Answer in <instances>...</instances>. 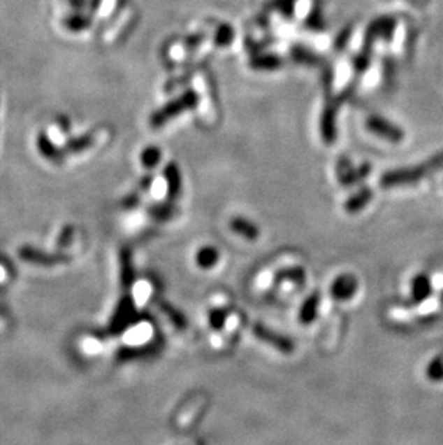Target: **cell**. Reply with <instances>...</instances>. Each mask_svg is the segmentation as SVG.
<instances>
[{
	"mask_svg": "<svg viewBox=\"0 0 443 445\" xmlns=\"http://www.w3.org/2000/svg\"><path fill=\"white\" fill-rule=\"evenodd\" d=\"M318 295H311V299L305 303L303 311H301V318L305 321V323H308V321L312 320V317H315V313H317V307H318Z\"/></svg>",
	"mask_w": 443,
	"mask_h": 445,
	"instance_id": "obj_24",
	"label": "cell"
},
{
	"mask_svg": "<svg viewBox=\"0 0 443 445\" xmlns=\"http://www.w3.org/2000/svg\"><path fill=\"white\" fill-rule=\"evenodd\" d=\"M66 2L69 8L75 12H84V9H87L88 5V0H66Z\"/></svg>",
	"mask_w": 443,
	"mask_h": 445,
	"instance_id": "obj_29",
	"label": "cell"
},
{
	"mask_svg": "<svg viewBox=\"0 0 443 445\" xmlns=\"http://www.w3.org/2000/svg\"><path fill=\"white\" fill-rule=\"evenodd\" d=\"M372 199H373V190L370 188H361L357 193L349 197L346 204H344V209H346L349 213H357L370 204Z\"/></svg>",
	"mask_w": 443,
	"mask_h": 445,
	"instance_id": "obj_15",
	"label": "cell"
},
{
	"mask_svg": "<svg viewBox=\"0 0 443 445\" xmlns=\"http://www.w3.org/2000/svg\"><path fill=\"white\" fill-rule=\"evenodd\" d=\"M163 176L167 181L168 197L170 199H176L182 190V175L179 166L176 163H168L163 170Z\"/></svg>",
	"mask_w": 443,
	"mask_h": 445,
	"instance_id": "obj_11",
	"label": "cell"
},
{
	"mask_svg": "<svg viewBox=\"0 0 443 445\" xmlns=\"http://www.w3.org/2000/svg\"><path fill=\"white\" fill-rule=\"evenodd\" d=\"M372 61V51H367V49H361V52H358L354 58H353V68L357 73L365 72L368 69V65H370Z\"/></svg>",
	"mask_w": 443,
	"mask_h": 445,
	"instance_id": "obj_23",
	"label": "cell"
},
{
	"mask_svg": "<svg viewBox=\"0 0 443 445\" xmlns=\"http://www.w3.org/2000/svg\"><path fill=\"white\" fill-rule=\"evenodd\" d=\"M231 227L235 232L249 238V239H254L258 236V229L254 224H251L249 220H246L243 218H233L231 220Z\"/></svg>",
	"mask_w": 443,
	"mask_h": 445,
	"instance_id": "obj_19",
	"label": "cell"
},
{
	"mask_svg": "<svg viewBox=\"0 0 443 445\" xmlns=\"http://www.w3.org/2000/svg\"><path fill=\"white\" fill-rule=\"evenodd\" d=\"M217 261V253L213 248H205L198 255V262L202 267H212Z\"/></svg>",
	"mask_w": 443,
	"mask_h": 445,
	"instance_id": "obj_26",
	"label": "cell"
},
{
	"mask_svg": "<svg viewBox=\"0 0 443 445\" xmlns=\"http://www.w3.org/2000/svg\"><path fill=\"white\" fill-rule=\"evenodd\" d=\"M284 64L285 59L274 52H255L249 59V65L255 71H278Z\"/></svg>",
	"mask_w": 443,
	"mask_h": 445,
	"instance_id": "obj_8",
	"label": "cell"
},
{
	"mask_svg": "<svg viewBox=\"0 0 443 445\" xmlns=\"http://www.w3.org/2000/svg\"><path fill=\"white\" fill-rule=\"evenodd\" d=\"M396 23L398 22L393 16H380V17L375 19L370 24H368V28L365 31L363 49L372 51V48L377 39L390 41L393 34H395Z\"/></svg>",
	"mask_w": 443,
	"mask_h": 445,
	"instance_id": "obj_4",
	"label": "cell"
},
{
	"mask_svg": "<svg viewBox=\"0 0 443 445\" xmlns=\"http://www.w3.org/2000/svg\"><path fill=\"white\" fill-rule=\"evenodd\" d=\"M199 101H201L199 94L193 88H187L180 95L173 98V100H170L168 103L161 106L159 110H156L149 118V125L154 130L161 129L170 120L182 115L186 111L194 110L199 106Z\"/></svg>",
	"mask_w": 443,
	"mask_h": 445,
	"instance_id": "obj_2",
	"label": "cell"
},
{
	"mask_svg": "<svg viewBox=\"0 0 443 445\" xmlns=\"http://www.w3.org/2000/svg\"><path fill=\"white\" fill-rule=\"evenodd\" d=\"M440 300H442V303H443V291H442V295H440Z\"/></svg>",
	"mask_w": 443,
	"mask_h": 445,
	"instance_id": "obj_33",
	"label": "cell"
},
{
	"mask_svg": "<svg viewBox=\"0 0 443 445\" xmlns=\"http://www.w3.org/2000/svg\"><path fill=\"white\" fill-rule=\"evenodd\" d=\"M289 55L293 62L301 64V65H308V66H317L321 62V58L317 52H314L312 49H310L305 45H292L289 49Z\"/></svg>",
	"mask_w": 443,
	"mask_h": 445,
	"instance_id": "obj_13",
	"label": "cell"
},
{
	"mask_svg": "<svg viewBox=\"0 0 443 445\" xmlns=\"http://www.w3.org/2000/svg\"><path fill=\"white\" fill-rule=\"evenodd\" d=\"M94 141H95V136L91 132H88V133H84L81 136L66 139V141L62 147H64L65 153L80 155V153L88 150V148H91Z\"/></svg>",
	"mask_w": 443,
	"mask_h": 445,
	"instance_id": "obj_14",
	"label": "cell"
},
{
	"mask_svg": "<svg viewBox=\"0 0 443 445\" xmlns=\"http://www.w3.org/2000/svg\"><path fill=\"white\" fill-rule=\"evenodd\" d=\"M443 169V152H439L429 160L405 169L388 170L380 178V186L384 189L399 188V186H410L419 183L423 178L430 176L432 173Z\"/></svg>",
	"mask_w": 443,
	"mask_h": 445,
	"instance_id": "obj_1",
	"label": "cell"
},
{
	"mask_svg": "<svg viewBox=\"0 0 443 445\" xmlns=\"http://www.w3.org/2000/svg\"><path fill=\"white\" fill-rule=\"evenodd\" d=\"M101 3H103V0H88L87 9H88L91 13H96L98 10H100Z\"/></svg>",
	"mask_w": 443,
	"mask_h": 445,
	"instance_id": "obj_31",
	"label": "cell"
},
{
	"mask_svg": "<svg viewBox=\"0 0 443 445\" xmlns=\"http://www.w3.org/2000/svg\"><path fill=\"white\" fill-rule=\"evenodd\" d=\"M351 35H353V28H351V27H346V28H344V29L335 36V39H334V45H333V46H334L335 51H342V49L347 46V43H349Z\"/></svg>",
	"mask_w": 443,
	"mask_h": 445,
	"instance_id": "obj_25",
	"label": "cell"
},
{
	"mask_svg": "<svg viewBox=\"0 0 443 445\" xmlns=\"http://www.w3.org/2000/svg\"><path fill=\"white\" fill-rule=\"evenodd\" d=\"M57 126H58V129L62 133H68L69 129H71V121H69V118L66 115L61 114V115L57 117Z\"/></svg>",
	"mask_w": 443,
	"mask_h": 445,
	"instance_id": "obj_28",
	"label": "cell"
},
{
	"mask_svg": "<svg viewBox=\"0 0 443 445\" xmlns=\"http://www.w3.org/2000/svg\"><path fill=\"white\" fill-rule=\"evenodd\" d=\"M153 212H154L157 216L164 218V216H168L171 212H173V206H170V205H160V206L154 208Z\"/></svg>",
	"mask_w": 443,
	"mask_h": 445,
	"instance_id": "obj_30",
	"label": "cell"
},
{
	"mask_svg": "<svg viewBox=\"0 0 443 445\" xmlns=\"http://www.w3.org/2000/svg\"><path fill=\"white\" fill-rule=\"evenodd\" d=\"M235 39V29L229 23H220L215 31L213 42L217 48H228Z\"/></svg>",
	"mask_w": 443,
	"mask_h": 445,
	"instance_id": "obj_16",
	"label": "cell"
},
{
	"mask_svg": "<svg viewBox=\"0 0 443 445\" xmlns=\"http://www.w3.org/2000/svg\"><path fill=\"white\" fill-rule=\"evenodd\" d=\"M432 281L426 274H417L410 283V300L414 304H421L432 294Z\"/></svg>",
	"mask_w": 443,
	"mask_h": 445,
	"instance_id": "obj_9",
	"label": "cell"
},
{
	"mask_svg": "<svg viewBox=\"0 0 443 445\" xmlns=\"http://www.w3.org/2000/svg\"><path fill=\"white\" fill-rule=\"evenodd\" d=\"M357 291V280L353 276H341L333 284L331 292L334 299L338 300H349Z\"/></svg>",
	"mask_w": 443,
	"mask_h": 445,
	"instance_id": "obj_12",
	"label": "cell"
},
{
	"mask_svg": "<svg viewBox=\"0 0 443 445\" xmlns=\"http://www.w3.org/2000/svg\"><path fill=\"white\" fill-rule=\"evenodd\" d=\"M341 103L338 98H330L327 100L321 118H319V133H321V139L327 144H333L337 139V114Z\"/></svg>",
	"mask_w": 443,
	"mask_h": 445,
	"instance_id": "obj_5",
	"label": "cell"
},
{
	"mask_svg": "<svg viewBox=\"0 0 443 445\" xmlns=\"http://www.w3.org/2000/svg\"><path fill=\"white\" fill-rule=\"evenodd\" d=\"M365 129L377 136L379 139H383L388 143H402L405 140V132L391 122L390 120L382 117V115H370L365 120Z\"/></svg>",
	"mask_w": 443,
	"mask_h": 445,
	"instance_id": "obj_3",
	"label": "cell"
},
{
	"mask_svg": "<svg viewBox=\"0 0 443 445\" xmlns=\"http://www.w3.org/2000/svg\"><path fill=\"white\" fill-rule=\"evenodd\" d=\"M20 257L23 260H28V261L34 262V264H46V265H49V264H54L51 261H58V258H55L52 255H43V254H39L38 251L31 250V248H22L20 250Z\"/></svg>",
	"mask_w": 443,
	"mask_h": 445,
	"instance_id": "obj_22",
	"label": "cell"
},
{
	"mask_svg": "<svg viewBox=\"0 0 443 445\" xmlns=\"http://www.w3.org/2000/svg\"><path fill=\"white\" fill-rule=\"evenodd\" d=\"M304 27L312 32H323L327 28V23L321 9L314 6L304 20Z\"/></svg>",
	"mask_w": 443,
	"mask_h": 445,
	"instance_id": "obj_17",
	"label": "cell"
},
{
	"mask_svg": "<svg viewBox=\"0 0 443 445\" xmlns=\"http://www.w3.org/2000/svg\"><path fill=\"white\" fill-rule=\"evenodd\" d=\"M206 39V35L203 32H198V34H191L184 39V48L189 49V51H193L198 46L202 45V42Z\"/></svg>",
	"mask_w": 443,
	"mask_h": 445,
	"instance_id": "obj_27",
	"label": "cell"
},
{
	"mask_svg": "<svg viewBox=\"0 0 443 445\" xmlns=\"http://www.w3.org/2000/svg\"><path fill=\"white\" fill-rule=\"evenodd\" d=\"M370 171H372V166L368 163H363L360 167H353L350 160L346 157L340 159L337 163L338 179H340L341 185L346 186V188H350V186L360 183L368 175H370Z\"/></svg>",
	"mask_w": 443,
	"mask_h": 445,
	"instance_id": "obj_6",
	"label": "cell"
},
{
	"mask_svg": "<svg viewBox=\"0 0 443 445\" xmlns=\"http://www.w3.org/2000/svg\"><path fill=\"white\" fill-rule=\"evenodd\" d=\"M298 0H270L269 6L273 10L279 12L285 19H292L295 15V5Z\"/></svg>",
	"mask_w": 443,
	"mask_h": 445,
	"instance_id": "obj_21",
	"label": "cell"
},
{
	"mask_svg": "<svg viewBox=\"0 0 443 445\" xmlns=\"http://www.w3.org/2000/svg\"><path fill=\"white\" fill-rule=\"evenodd\" d=\"M140 162L145 169H154L161 162V150L157 146H147L140 155Z\"/></svg>",
	"mask_w": 443,
	"mask_h": 445,
	"instance_id": "obj_18",
	"label": "cell"
},
{
	"mask_svg": "<svg viewBox=\"0 0 443 445\" xmlns=\"http://www.w3.org/2000/svg\"><path fill=\"white\" fill-rule=\"evenodd\" d=\"M426 378L432 382H443V356H436L426 366Z\"/></svg>",
	"mask_w": 443,
	"mask_h": 445,
	"instance_id": "obj_20",
	"label": "cell"
},
{
	"mask_svg": "<svg viewBox=\"0 0 443 445\" xmlns=\"http://www.w3.org/2000/svg\"><path fill=\"white\" fill-rule=\"evenodd\" d=\"M152 183H153V178H152V176H145V178L141 181L140 186H141L143 189H147V188H150Z\"/></svg>",
	"mask_w": 443,
	"mask_h": 445,
	"instance_id": "obj_32",
	"label": "cell"
},
{
	"mask_svg": "<svg viewBox=\"0 0 443 445\" xmlns=\"http://www.w3.org/2000/svg\"><path fill=\"white\" fill-rule=\"evenodd\" d=\"M62 27L72 34H81L92 27V17L84 12H72L64 16Z\"/></svg>",
	"mask_w": 443,
	"mask_h": 445,
	"instance_id": "obj_10",
	"label": "cell"
},
{
	"mask_svg": "<svg viewBox=\"0 0 443 445\" xmlns=\"http://www.w3.org/2000/svg\"><path fill=\"white\" fill-rule=\"evenodd\" d=\"M36 148L42 155V157L54 164H62L65 162V150L64 147L57 146L51 139H49L46 132H39L36 137Z\"/></svg>",
	"mask_w": 443,
	"mask_h": 445,
	"instance_id": "obj_7",
	"label": "cell"
}]
</instances>
